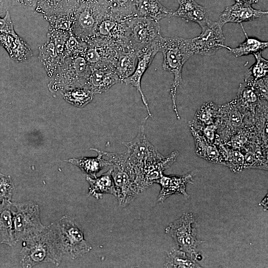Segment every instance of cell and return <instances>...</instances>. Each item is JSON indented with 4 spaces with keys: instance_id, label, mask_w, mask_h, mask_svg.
<instances>
[{
    "instance_id": "obj_23",
    "label": "cell",
    "mask_w": 268,
    "mask_h": 268,
    "mask_svg": "<svg viewBox=\"0 0 268 268\" xmlns=\"http://www.w3.org/2000/svg\"><path fill=\"white\" fill-rule=\"evenodd\" d=\"M136 15L157 21L165 17H173V11L163 5L158 0H135Z\"/></svg>"
},
{
    "instance_id": "obj_24",
    "label": "cell",
    "mask_w": 268,
    "mask_h": 268,
    "mask_svg": "<svg viewBox=\"0 0 268 268\" xmlns=\"http://www.w3.org/2000/svg\"><path fill=\"white\" fill-rule=\"evenodd\" d=\"M112 168L98 177L86 176V180L89 184L88 196L97 200L101 199L104 194H111L116 197L117 192L111 175Z\"/></svg>"
},
{
    "instance_id": "obj_2",
    "label": "cell",
    "mask_w": 268,
    "mask_h": 268,
    "mask_svg": "<svg viewBox=\"0 0 268 268\" xmlns=\"http://www.w3.org/2000/svg\"><path fill=\"white\" fill-rule=\"evenodd\" d=\"M159 52L163 56L162 67L174 75L170 94L172 107L178 120L180 119L177 104V91L182 82V71L184 65L194 55L190 45V39L179 37H163L157 39Z\"/></svg>"
},
{
    "instance_id": "obj_29",
    "label": "cell",
    "mask_w": 268,
    "mask_h": 268,
    "mask_svg": "<svg viewBox=\"0 0 268 268\" xmlns=\"http://www.w3.org/2000/svg\"><path fill=\"white\" fill-rule=\"evenodd\" d=\"M40 58L50 76L62 66L63 59L58 55L54 43L50 39L39 49Z\"/></svg>"
},
{
    "instance_id": "obj_46",
    "label": "cell",
    "mask_w": 268,
    "mask_h": 268,
    "mask_svg": "<svg viewBox=\"0 0 268 268\" xmlns=\"http://www.w3.org/2000/svg\"><path fill=\"white\" fill-rule=\"evenodd\" d=\"M236 2H239L251 5L252 4L258 2L259 0H233Z\"/></svg>"
},
{
    "instance_id": "obj_32",
    "label": "cell",
    "mask_w": 268,
    "mask_h": 268,
    "mask_svg": "<svg viewBox=\"0 0 268 268\" xmlns=\"http://www.w3.org/2000/svg\"><path fill=\"white\" fill-rule=\"evenodd\" d=\"M219 107L212 101L204 103L196 112L194 119L189 125L197 129L200 127L214 124Z\"/></svg>"
},
{
    "instance_id": "obj_42",
    "label": "cell",
    "mask_w": 268,
    "mask_h": 268,
    "mask_svg": "<svg viewBox=\"0 0 268 268\" xmlns=\"http://www.w3.org/2000/svg\"><path fill=\"white\" fill-rule=\"evenodd\" d=\"M256 91L260 99H268V76L257 80L251 86Z\"/></svg>"
},
{
    "instance_id": "obj_12",
    "label": "cell",
    "mask_w": 268,
    "mask_h": 268,
    "mask_svg": "<svg viewBox=\"0 0 268 268\" xmlns=\"http://www.w3.org/2000/svg\"><path fill=\"white\" fill-rule=\"evenodd\" d=\"M244 114L239 108L236 99L219 107L215 124L220 137L228 141L243 126Z\"/></svg>"
},
{
    "instance_id": "obj_27",
    "label": "cell",
    "mask_w": 268,
    "mask_h": 268,
    "mask_svg": "<svg viewBox=\"0 0 268 268\" xmlns=\"http://www.w3.org/2000/svg\"><path fill=\"white\" fill-rule=\"evenodd\" d=\"M90 149L96 151L98 153L97 156L73 158L66 161L77 166L83 172L96 178L97 173L105 167L111 166V164L104 157L101 150L94 148Z\"/></svg>"
},
{
    "instance_id": "obj_15",
    "label": "cell",
    "mask_w": 268,
    "mask_h": 268,
    "mask_svg": "<svg viewBox=\"0 0 268 268\" xmlns=\"http://www.w3.org/2000/svg\"><path fill=\"white\" fill-rule=\"evenodd\" d=\"M159 52L156 42L148 48L136 53L137 63L134 72L129 77L124 79L122 82L130 84L135 87L140 95L142 101L145 106L149 117H152L148 101L144 95L141 87L142 77L151 64L156 54Z\"/></svg>"
},
{
    "instance_id": "obj_7",
    "label": "cell",
    "mask_w": 268,
    "mask_h": 268,
    "mask_svg": "<svg viewBox=\"0 0 268 268\" xmlns=\"http://www.w3.org/2000/svg\"><path fill=\"white\" fill-rule=\"evenodd\" d=\"M194 215L186 212L178 219L170 223L166 228L165 233L170 235L179 250L185 252L190 257L197 260L198 257V247L201 242L197 238Z\"/></svg>"
},
{
    "instance_id": "obj_14",
    "label": "cell",
    "mask_w": 268,
    "mask_h": 268,
    "mask_svg": "<svg viewBox=\"0 0 268 268\" xmlns=\"http://www.w3.org/2000/svg\"><path fill=\"white\" fill-rule=\"evenodd\" d=\"M123 144L128 149V159L134 168L136 176L144 161L158 152L147 138L143 123L140 126L134 138Z\"/></svg>"
},
{
    "instance_id": "obj_3",
    "label": "cell",
    "mask_w": 268,
    "mask_h": 268,
    "mask_svg": "<svg viewBox=\"0 0 268 268\" xmlns=\"http://www.w3.org/2000/svg\"><path fill=\"white\" fill-rule=\"evenodd\" d=\"M101 151L112 167L111 175L119 204L126 206L142 193L136 183L135 171L129 160L127 151Z\"/></svg>"
},
{
    "instance_id": "obj_40",
    "label": "cell",
    "mask_w": 268,
    "mask_h": 268,
    "mask_svg": "<svg viewBox=\"0 0 268 268\" xmlns=\"http://www.w3.org/2000/svg\"><path fill=\"white\" fill-rule=\"evenodd\" d=\"M249 135V130L242 129V128L233 135L229 141H230L229 142L233 148L239 150L246 143Z\"/></svg>"
},
{
    "instance_id": "obj_11",
    "label": "cell",
    "mask_w": 268,
    "mask_h": 268,
    "mask_svg": "<svg viewBox=\"0 0 268 268\" xmlns=\"http://www.w3.org/2000/svg\"><path fill=\"white\" fill-rule=\"evenodd\" d=\"M178 155L179 153L176 150L166 156H163L158 152L146 160L136 177V183L141 192L159 179L163 171L175 162Z\"/></svg>"
},
{
    "instance_id": "obj_21",
    "label": "cell",
    "mask_w": 268,
    "mask_h": 268,
    "mask_svg": "<svg viewBox=\"0 0 268 268\" xmlns=\"http://www.w3.org/2000/svg\"><path fill=\"white\" fill-rule=\"evenodd\" d=\"M0 43L10 57L17 62L24 61L32 56L30 48L19 36L15 37L0 32Z\"/></svg>"
},
{
    "instance_id": "obj_18",
    "label": "cell",
    "mask_w": 268,
    "mask_h": 268,
    "mask_svg": "<svg viewBox=\"0 0 268 268\" xmlns=\"http://www.w3.org/2000/svg\"><path fill=\"white\" fill-rule=\"evenodd\" d=\"M194 173H189L180 176H165L156 180L161 186V190L157 197V201L163 202L167 198L174 194H181L188 198L189 195L186 192V186L188 184H192Z\"/></svg>"
},
{
    "instance_id": "obj_45",
    "label": "cell",
    "mask_w": 268,
    "mask_h": 268,
    "mask_svg": "<svg viewBox=\"0 0 268 268\" xmlns=\"http://www.w3.org/2000/svg\"><path fill=\"white\" fill-rule=\"evenodd\" d=\"M14 3V0H0V14L6 12L8 8Z\"/></svg>"
},
{
    "instance_id": "obj_36",
    "label": "cell",
    "mask_w": 268,
    "mask_h": 268,
    "mask_svg": "<svg viewBox=\"0 0 268 268\" xmlns=\"http://www.w3.org/2000/svg\"><path fill=\"white\" fill-rule=\"evenodd\" d=\"M224 165L234 173L241 172L244 169V155L239 149L226 147Z\"/></svg>"
},
{
    "instance_id": "obj_4",
    "label": "cell",
    "mask_w": 268,
    "mask_h": 268,
    "mask_svg": "<svg viewBox=\"0 0 268 268\" xmlns=\"http://www.w3.org/2000/svg\"><path fill=\"white\" fill-rule=\"evenodd\" d=\"M107 13L98 0H77L71 32L87 42L94 37L98 24Z\"/></svg>"
},
{
    "instance_id": "obj_22",
    "label": "cell",
    "mask_w": 268,
    "mask_h": 268,
    "mask_svg": "<svg viewBox=\"0 0 268 268\" xmlns=\"http://www.w3.org/2000/svg\"><path fill=\"white\" fill-rule=\"evenodd\" d=\"M77 0H38L35 8L45 18L73 13Z\"/></svg>"
},
{
    "instance_id": "obj_25",
    "label": "cell",
    "mask_w": 268,
    "mask_h": 268,
    "mask_svg": "<svg viewBox=\"0 0 268 268\" xmlns=\"http://www.w3.org/2000/svg\"><path fill=\"white\" fill-rule=\"evenodd\" d=\"M13 210L11 201L0 203V244L11 247L16 244L13 236Z\"/></svg>"
},
{
    "instance_id": "obj_37",
    "label": "cell",
    "mask_w": 268,
    "mask_h": 268,
    "mask_svg": "<svg viewBox=\"0 0 268 268\" xmlns=\"http://www.w3.org/2000/svg\"><path fill=\"white\" fill-rule=\"evenodd\" d=\"M74 13L54 15L45 18L50 24V29L56 30L71 31Z\"/></svg>"
},
{
    "instance_id": "obj_41",
    "label": "cell",
    "mask_w": 268,
    "mask_h": 268,
    "mask_svg": "<svg viewBox=\"0 0 268 268\" xmlns=\"http://www.w3.org/2000/svg\"><path fill=\"white\" fill-rule=\"evenodd\" d=\"M0 32L8 34L15 37L18 36L14 31L13 23L11 19L8 10L6 11L5 15L3 18L0 17Z\"/></svg>"
},
{
    "instance_id": "obj_35",
    "label": "cell",
    "mask_w": 268,
    "mask_h": 268,
    "mask_svg": "<svg viewBox=\"0 0 268 268\" xmlns=\"http://www.w3.org/2000/svg\"><path fill=\"white\" fill-rule=\"evenodd\" d=\"M164 267L201 268L197 260L191 258L185 252L180 250H173L169 252L166 259Z\"/></svg>"
},
{
    "instance_id": "obj_47",
    "label": "cell",
    "mask_w": 268,
    "mask_h": 268,
    "mask_svg": "<svg viewBox=\"0 0 268 268\" xmlns=\"http://www.w3.org/2000/svg\"><path fill=\"white\" fill-rule=\"evenodd\" d=\"M268 204V198H267V197L264 198V199L261 201V202L259 204L260 205H262L264 206V207L266 208L267 207Z\"/></svg>"
},
{
    "instance_id": "obj_26",
    "label": "cell",
    "mask_w": 268,
    "mask_h": 268,
    "mask_svg": "<svg viewBox=\"0 0 268 268\" xmlns=\"http://www.w3.org/2000/svg\"><path fill=\"white\" fill-rule=\"evenodd\" d=\"M136 55L131 46L121 50L114 60L112 65L120 82L130 76L136 65Z\"/></svg>"
},
{
    "instance_id": "obj_31",
    "label": "cell",
    "mask_w": 268,
    "mask_h": 268,
    "mask_svg": "<svg viewBox=\"0 0 268 268\" xmlns=\"http://www.w3.org/2000/svg\"><path fill=\"white\" fill-rule=\"evenodd\" d=\"M242 28L245 33L246 40L237 47L231 48L226 46L225 47V48L232 53L235 57H239L254 55L259 52H262L268 48L267 41H262L256 38L248 37L243 27Z\"/></svg>"
},
{
    "instance_id": "obj_44",
    "label": "cell",
    "mask_w": 268,
    "mask_h": 268,
    "mask_svg": "<svg viewBox=\"0 0 268 268\" xmlns=\"http://www.w3.org/2000/svg\"><path fill=\"white\" fill-rule=\"evenodd\" d=\"M38 0H14V3H18L29 8H35Z\"/></svg>"
},
{
    "instance_id": "obj_17",
    "label": "cell",
    "mask_w": 268,
    "mask_h": 268,
    "mask_svg": "<svg viewBox=\"0 0 268 268\" xmlns=\"http://www.w3.org/2000/svg\"><path fill=\"white\" fill-rule=\"evenodd\" d=\"M268 11L254 9L250 5L239 2L227 6L219 15V22L223 25L227 23L251 21L268 14Z\"/></svg>"
},
{
    "instance_id": "obj_1",
    "label": "cell",
    "mask_w": 268,
    "mask_h": 268,
    "mask_svg": "<svg viewBox=\"0 0 268 268\" xmlns=\"http://www.w3.org/2000/svg\"><path fill=\"white\" fill-rule=\"evenodd\" d=\"M20 263L24 268L43 263L59 266L64 254L57 223L55 221L39 233L22 241Z\"/></svg>"
},
{
    "instance_id": "obj_43",
    "label": "cell",
    "mask_w": 268,
    "mask_h": 268,
    "mask_svg": "<svg viewBox=\"0 0 268 268\" xmlns=\"http://www.w3.org/2000/svg\"><path fill=\"white\" fill-rule=\"evenodd\" d=\"M195 129L208 141L211 143L215 142L216 139L215 132L217 130V125L215 124L200 127Z\"/></svg>"
},
{
    "instance_id": "obj_13",
    "label": "cell",
    "mask_w": 268,
    "mask_h": 268,
    "mask_svg": "<svg viewBox=\"0 0 268 268\" xmlns=\"http://www.w3.org/2000/svg\"><path fill=\"white\" fill-rule=\"evenodd\" d=\"M126 19L107 13L98 24L93 38L122 47L131 46Z\"/></svg>"
},
{
    "instance_id": "obj_19",
    "label": "cell",
    "mask_w": 268,
    "mask_h": 268,
    "mask_svg": "<svg viewBox=\"0 0 268 268\" xmlns=\"http://www.w3.org/2000/svg\"><path fill=\"white\" fill-rule=\"evenodd\" d=\"M189 128L194 137L196 154L209 162L224 165L225 158L217 145L208 141L191 125H189Z\"/></svg>"
},
{
    "instance_id": "obj_8",
    "label": "cell",
    "mask_w": 268,
    "mask_h": 268,
    "mask_svg": "<svg viewBox=\"0 0 268 268\" xmlns=\"http://www.w3.org/2000/svg\"><path fill=\"white\" fill-rule=\"evenodd\" d=\"M131 46L135 53L153 45L161 35L158 21L138 15L126 19Z\"/></svg>"
},
{
    "instance_id": "obj_34",
    "label": "cell",
    "mask_w": 268,
    "mask_h": 268,
    "mask_svg": "<svg viewBox=\"0 0 268 268\" xmlns=\"http://www.w3.org/2000/svg\"><path fill=\"white\" fill-rule=\"evenodd\" d=\"M94 95L91 90L86 86L66 89L63 93V97L67 101L80 108L90 102Z\"/></svg>"
},
{
    "instance_id": "obj_9",
    "label": "cell",
    "mask_w": 268,
    "mask_h": 268,
    "mask_svg": "<svg viewBox=\"0 0 268 268\" xmlns=\"http://www.w3.org/2000/svg\"><path fill=\"white\" fill-rule=\"evenodd\" d=\"M58 83L66 90L76 87L86 86L91 67L86 61L84 52L66 58L59 68Z\"/></svg>"
},
{
    "instance_id": "obj_5",
    "label": "cell",
    "mask_w": 268,
    "mask_h": 268,
    "mask_svg": "<svg viewBox=\"0 0 268 268\" xmlns=\"http://www.w3.org/2000/svg\"><path fill=\"white\" fill-rule=\"evenodd\" d=\"M13 236L16 244L41 232L42 224L38 204L31 201L12 202Z\"/></svg>"
},
{
    "instance_id": "obj_33",
    "label": "cell",
    "mask_w": 268,
    "mask_h": 268,
    "mask_svg": "<svg viewBox=\"0 0 268 268\" xmlns=\"http://www.w3.org/2000/svg\"><path fill=\"white\" fill-rule=\"evenodd\" d=\"M255 63L247 70L245 82L247 85L252 86L258 79L268 76V61L263 58L262 52L254 54Z\"/></svg>"
},
{
    "instance_id": "obj_38",
    "label": "cell",
    "mask_w": 268,
    "mask_h": 268,
    "mask_svg": "<svg viewBox=\"0 0 268 268\" xmlns=\"http://www.w3.org/2000/svg\"><path fill=\"white\" fill-rule=\"evenodd\" d=\"M245 169H260L268 170V158L260 156L253 150H248L244 155Z\"/></svg>"
},
{
    "instance_id": "obj_20",
    "label": "cell",
    "mask_w": 268,
    "mask_h": 268,
    "mask_svg": "<svg viewBox=\"0 0 268 268\" xmlns=\"http://www.w3.org/2000/svg\"><path fill=\"white\" fill-rule=\"evenodd\" d=\"M179 6L173 12V16L181 18L187 22L198 23L200 26L208 19L206 9L195 0H177Z\"/></svg>"
},
{
    "instance_id": "obj_6",
    "label": "cell",
    "mask_w": 268,
    "mask_h": 268,
    "mask_svg": "<svg viewBox=\"0 0 268 268\" xmlns=\"http://www.w3.org/2000/svg\"><path fill=\"white\" fill-rule=\"evenodd\" d=\"M56 222L64 255L74 260L83 256L92 249L85 239L81 226L75 219L65 215Z\"/></svg>"
},
{
    "instance_id": "obj_16",
    "label": "cell",
    "mask_w": 268,
    "mask_h": 268,
    "mask_svg": "<svg viewBox=\"0 0 268 268\" xmlns=\"http://www.w3.org/2000/svg\"><path fill=\"white\" fill-rule=\"evenodd\" d=\"M120 81L113 65L103 63L91 66V71L86 87L95 94L108 91L113 85Z\"/></svg>"
},
{
    "instance_id": "obj_39",
    "label": "cell",
    "mask_w": 268,
    "mask_h": 268,
    "mask_svg": "<svg viewBox=\"0 0 268 268\" xmlns=\"http://www.w3.org/2000/svg\"><path fill=\"white\" fill-rule=\"evenodd\" d=\"M14 190V184L10 177L0 173V203L11 201Z\"/></svg>"
},
{
    "instance_id": "obj_28",
    "label": "cell",
    "mask_w": 268,
    "mask_h": 268,
    "mask_svg": "<svg viewBox=\"0 0 268 268\" xmlns=\"http://www.w3.org/2000/svg\"><path fill=\"white\" fill-rule=\"evenodd\" d=\"M108 13L119 18L126 19L137 15L135 0H98Z\"/></svg>"
},
{
    "instance_id": "obj_30",
    "label": "cell",
    "mask_w": 268,
    "mask_h": 268,
    "mask_svg": "<svg viewBox=\"0 0 268 268\" xmlns=\"http://www.w3.org/2000/svg\"><path fill=\"white\" fill-rule=\"evenodd\" d=\"M260 98L251 86L246 83H240L238 90L237 104L240 109L243 108L242 113L247 112L254 113L256 106L260 103Z\"/></svg>"
},
{
    "instance_id": "obj_10",
    "label": "cell",
    "mask_w": 268,
    "mask_h": 268,
    "mask_svg": "<svg viewBox=\"0 0 268 268\" xmlns=\"http://www.w3.org/2000/svg\"><path fill=\"white\" fill-rule=\"evenodd\" d=\"M223 25L209 19L202 26L201 32L197 37L190 39L191 49L194 54L211 56L225 48Z\"/></svg>"
}]
</instances>
